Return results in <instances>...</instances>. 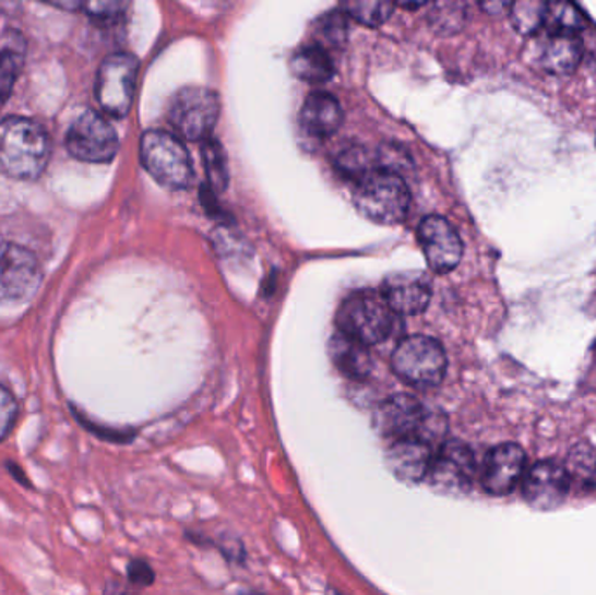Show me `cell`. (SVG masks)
<instances>
[{"label": "cell", "instance_id": "cell-5", "mask_svg": "<svg viewBox=\"0 0 596 595\" xmlns=\"http://www.w3.org/2000/svg\"><path fill=\"white\" fill-rule=\"evenodd\" d=\"M140 157L145 170L165 188L187 189L194 179L191 156L168 131H147L140 142Z\"/></svg>", "mask_w": 596, "mask_h": 595}, {"label": "cell", "instance_id": "cell-30", "mask_svg": "<svg viewBox=\"0 0 596 595\" xmlns=\"http://www.w3.org/2000/svg\"><path fill=\"white\" fill-rule=\"evenodd\" d=\"M320 34L332 44L342 43L344 35H346V20L342 14L330 13L329 16H324Z\"/></svg>", "mask_w": 596, "mask_h": 595}, {"label": "cell", "instance_id": "cell-8", "mask_svg": "<svg viewBox=\"0 0 596 595\" xmlns=\"http://www.w3.org/2000/svg\"><path fill=\"white\" fill-rule=\"evenodd\" d=\"M218 112L220 100L215 92L207 87L189 86L175 96L168 119L183 139L195 142L210 139L218 121Z\"/></svg>", "mask_w": 596, "mask_h": 595}, {"label": "cell", "instance_id": "cell-18", "mask_svg": "<svg viewBox=\"0 0 596 595\" xmlns=\"http://www.w3.org/2000/svg\"><path fill=\"white\" fill-rule=\"evenodd\" d=\"M583 57V44L580 37L548 34L540 48L539 61L549 74L565 75L580 67Z\"/></svg>", "mask_w": 596, "mask_h": 595}, {"label": "cell", "instance_id": "cell-2", "mask_svg": "<svg viewBox=\"0 0 596 595\" xmlns=\"http://www.w3.org/2000/svg\"><path fill=\"white\" fill-rule=\"evenodd\" d=\"M355 204L370 221L394 226L405 221L410 209V191L402 175L379 168L356 183Z\"/></svg>", "mask_w": 596, "mask_h": 595}, {"label": "cell", "instance_id": "cell-1", "mask_svg": "<svg viewBox=\"0 0 596 595\" xmlns=\"http://www.w3.org/2000/svg\"><path fill=\"white\" fill-rule=\"evenodd\" d=\"M49 157L51 142L39 122L26 118L0 121V174L11 179H39Z\"/></svg>", "mask_w": 596, "mask_h": 595}, {"label": "cell", "instance_id": "cell-16", "mask_svg": "<svg viewBox=\"0 0 596 595\" xmlns=\"http://www.w3.org/2000/svg\"><path fill=\"white\" fill-rule=\"evenodd\" d=\"M432 457L434 454L431 445L419 439L396 440L385 454V461L394 477L408 484L428 478Z\"/></svg>", "mask_w": 596, "mask_h": 595}, {"label": "cell", "instance_id": "cell-4", "mask_svg": "<svg viewBox=\"0 0 596 595\" xmlns=\"http://www.w3.org/2000/svg\"><path fill=\"white\" fill-rule=\"evenodd\" d=\"M376 430L388 439H419L431 445V439H438L445 425L440 417L429 416L419 400L410 395L391 396L379 405L373 416Z\"/></svg>", "mask_w": 596, "mask_h": 595}, {"label": "cell", "instance_id": "cell-32", "mask_svg": "<svg viewBox=\"0 0 596 595\" xmlns=\"http://www.w3.org/2000/svg\"><path fill=\"white\" fill-rule=\"evenodd\" d=\"M241 595H262V594H259V592H245V594H241Z\"/></svg>", "mask_w": 596, "mask_h": 595}, {"label": "cell", "instance_id": "cell-24", "mask_svg": "<svg viewBox=\"0 0 596 595\" xmlns=\"http://www.w3.org/2000/svg\"><path fill=\"white\" fill-rule=\"evenodd\" d=\"M429 23L438 34L450 35L463 31L466 25V5L461 2H443V4L431 5L429 11Z\"/></svg>", "mask_w": 596, "mask_h": 595}, {"label": "cell", "instance_id": "cell-25", "mask_svg": "<svg viewBox=\"0 0 596 595\" xmlns=\"http://www.w3.org/2000/svg\"><path fill=\"white\" fill-rule=\"evenodd\" d=\"M23 67V51L14 46L0 49V107L8 102L13 92L20 70Z\"/></svg>", "mask_w": 596, "mask_h": 595}, {"label": "cell", "instance_id": "cell-6", "mask_svg": "<svg viewBox=\"0 0 596 595\" xmlns=\"http://www.w3.org/2000/svg\"><path fill=\"white\" fill-rule=\"evenodd\" d=\"M393 369L412 386H438L445 378V349L428 335H412L397 344L393 355Z\"/></svg>", "mask_w": 596, "mask_h": 595}, {"label": "cell", "instance_id": "cell-21", "mask_svg": "<svg viewBox=\"0 0 596 595\" xmlns=\"http://www.w3.org/2000/svg\"><path fill=\"white\" fill-rule=\"evenodd\" d=\"M545 28L551 35L580 37L588 28V17L571 2H549L546 4Z\"/></svg>", "mask_w": 596, "mask_h": 595}, {"label": "cell", "instance_id": "cell-17", "mask_svg": "<svg viewBox=\"0 0 596 595\" xmlns=\"http://www.w3.org/2000/svg\"><path fill=\"white\" fill-rule=\"evenodd\" d=\"M344 121L341 104L329 93H312L303 102L300 122L303 130L315 139L335 135Z\"/></svg>", "mask_w": 596, "mask_h": 595}, {"label": "cell", "instance_id": "cell-22", "mask_svg": "<svg viewBox=\"0 0 596 595\" xmlns=\"http://www.w3.org/2000/svg\"><path fill=\"white\" fill-rule=\"evenodd\" d=\"M203 159L206 166V177L212 183L213 191L222 192L229 183V165H227V156H225L224 147L218 140H204Z\"/></svg>", "mask_w": 596, "mask_h": 595}, {"label": "cell", "instance_id": "cell-29", "mask_svg": "<svg viewBox=\"0 0 596 595\" xmlns=\"http://www.w3.org/2000/svg\"><path fill=\"white\" fill-rule=\"evenodd\" d=\"M81 9H84L87 14L96 20H114V17L119 16L126 9V4L122 2H102V0H96V2H87L83 4L81 2Z\"/></svg>", "mask_w": 596, "mask_h": 595}, {"label": "cell", "instance_id": "cell-3", "mask_svg": "<svg viewBox=\"0 0 596 595\" xmlns=\"http://www.w3.org/2000/svg\"><path fill=\"white\" fill-rule=\"evenodd\" d=\"M397 314L377 291H358L347 297L338 311L342 334L365 346L384 343L396 331Z\"/></svg>", "mask_w": 596, "mask_h": 595}, {"label": "cell", "instance_id": "cell-15", "mask_svg": "<svg viewBox=\"0 0 596 595\" xmlns=\"http://www.w3.org/2000/svg\"><path fill=\"white\" fill-rule=\"evenodd\" d=\"M382 297L396 314H419L431 300V283L417 271L391 274L382 285Z\"/></svg>", "mask_w": 596, "mask_h": 595}, {"label": "cell", "instance_id": "cell-14", "mask_svg": "<svg viewBox=\"0 0 596 595\" xmlns=\"http://www.w3.org/2000/svg\"><path fill=\"white\" fill-rule=\"evenodd\" d=\"M527 472V456L516 443H501L485 457L481 486L492 496H505L522 483Z\"/></svg>", "mask_w": 596, "mask_h": 595}, {"label": "cell", "instance_id": "cell-20", "mask_svg": "<svg viewBox=\"0 0 596 595\" xmlns=\"http://www.w3.org/2000/svg\"><path fill=\"white\" fill-rule=\"evenodd\" d=\"M291 70L298 79L311 84L326 83L335 74L332 58L318 44L298 49L291 58Z\"/></svg>", "mask_w": 596, "mask_h": 595}, {"label": "cell", "instance_id": "cell-10", "mask_svg": "<svg viewBox=\"0 0 596 595\" xmlns=\"http://www.w3.org/2000/svg\"><path fill=\"white\" fill-rule=\"evenodd\" d=\"M40 279L39 261L31 250L16 243H0V302L31 297Z\"/></svg>", "mask_w": 596, "mask_h": 595}, {"label": "cell", "instance_id": "cell-11", "mask_svg": "<svg viewBox=\"0 0 596 595\" xmlns=\"http://www.w3.org/2000/svg\"><path fill=\"white\" fill-rule=\"evenodd\" d=\"M571 491V477L565 465L557 461H537L525 472L523 496L537 510H553L565 501Z\"/></svg>", "mask_w": 596, "mask_h": 595}, {"label": "cell", "instance_id": "cell-23", "mask_svg": "<svg viewBox=\"0 0 596 595\" xmlns=\"http://www.w3.org/2000/svg\"><path fill=\"white\" fill-rule=\"evenodd\" d=\"M511 22L522 35H534L545 28L546 4L537 0L514 2L510 8Z\"/></svg>", "mask_w": 596, "mask_h": 595}, {"label": "cell", "instance_id": "cell-27", "mask_svg": "<svg viewBox=\"0 0 596 595\" xmlns=\"http://www.w3.org/2000/svg\"><path fill=\"white\" fill-rule=\"evenodd\" d=\"M344 8H346L349 16L355 17L356 22L363 23L367 26L382 25V23L390 20L394 11V4H391V2H376V0L347 2Z\"/></svg>", "mask_w": 596, "mask_h": 595}, {"label": "cell", "instance_id": "cell-9", "mask_svg": "<svg viewBox=\"0 0 596 595\" xmlns=\"http://www.w3.org/2000/svg\"><path fill=\"white\" fill-rule=\"evenodd\" d=\"M69 153L86 163H108L116 157L119 139L116 130L102 114L86 110L67 133Z\"/></svg>", "mask_w": 596, "mask_h": 595}, {"label": "cell", "instance_id": "cell-26", "mask_svg": "<svg viewBox=\"0 0 596 595\" xmlns=\"http://www.w3.org/2000/svg\"><path fill=\"white\" fill-rule=\"evenodd\" d=\"M338 170L358 183L359 180L365 179L367 175L379 170V168H376V159L368 154V151L361 147H350L338 156Z\"/></svg>", "mask_w": 596, "mask_h": 595}, {"label": "cell", "instance_id": "cell-19", "mask_svg": "<svg viewBox=\"0 0 596 595\" xmlns=\"http://www.w3.org/2000/svg\"><path fill=\"white\" fill-rule=\"evenodd\" d=\"M330 358L342 374L350 379H365L372 372V355L368 346L341 331L330 340Z\"/></svg>", "mask_w": 596, "mask_h": 595}, {"label": "cell", "instance_id": "cell-13", "mask_svg": "<svg viewBox=\"0 0 596 595\" xmlns=\"http://www.w3.org/2000/svg\"><path fill=\"white\" fill-rule=\"evenodd\" d=\"M475 477V457L466 443L450 440L432 457L428 478L432 486L445 492H464Z\"/></svg>", "mask_w": 596, "mask_h": 595}, {"label": "cell", "instance_id": "cell-7", "mask_svg": "<svg viewBox=\"0 0 596 595\" xmlns=\"http://www.w3.org/2000/svg\"><path fill=\"white\" fill-rule=\"evenodd\" d=\"M139 60L128 52L105 58L96 75V100L108 116L124 118L133 105Z\"/></svg>", "mask_w": 596, "mask_h": 595}, {"label": "cell", "instance_id": "cell-12", "mask_svg": "<svg viewBox=\"0 0 596 595\" xmlns=\"http://www.w3.org/2000/svg\"><path fill=\"white\" fill-rule=\"evenodd\" d=\"M419 241L428 264L437 273H450L463 259V241L446 218L429 215L419 224Z\"/></svg>", "mask_w": 596, "mask_h": 595}, {"label": "cell", "instance_id": "cell-31", "mask_svg": "<svg viewBox=\"0 0 596 595\" xmlns=\"http://www.w3.org/2000/svg\"><path fill=\"white\" fill-rule=\"evenodd\" d=\"M130 579L136 585H151L154 582V571L147 562L134 561L130 564Z\"/></svg>", "mask_w": 596, "mask_h": 595}, {"label": "cell", "instance_id": "cell-28", "mask_svg": "<svg viewBox=\"0 0 596 595\" xmlns=\"http://www.w3.org/2000/svg\"><path fill=\"white\" fill-rule=\"evenodd\" d=\"M17 416V404L9 390L0 386V440H4L11 430Z\"/></svg>", "mask_w": 596, "mask_h": 595}]
</instances>
